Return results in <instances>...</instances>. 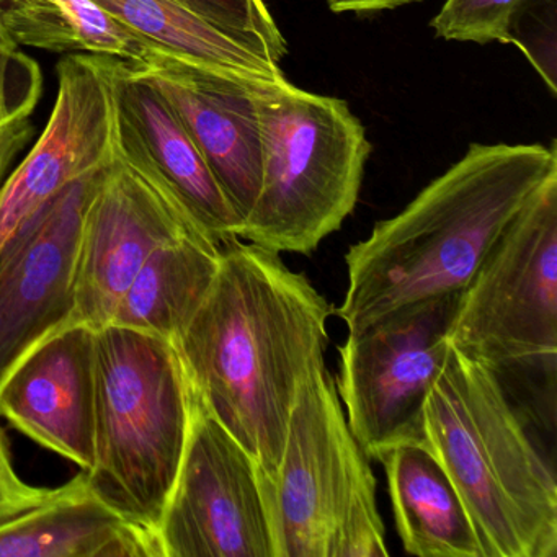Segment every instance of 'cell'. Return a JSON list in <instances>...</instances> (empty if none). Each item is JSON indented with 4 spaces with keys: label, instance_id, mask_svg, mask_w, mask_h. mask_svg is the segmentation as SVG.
Returning <instances> with one entry per match:
<instances>
[{
    "label": "cell",
    "instance_id": "obj_1",
    "mask_svg": "<svg viewBox=\"0 0 557 557\" xmlns=\"http://www.w3.org/2000/svg\"><path fill=\"white\" fill-rule=\"evenodd\" d=\"M334 314L280 253L236 239L175 341L191 391L265 474L278 468L306 376L325 361Z\"/></svg>",
    "mask_w": 557,
    "mask_h": 557
},
{
    "label": "cell",
    "instance_id": "obj_2",
    "mask_svg": "<svg viewBox=\"0 0 557 557\" xmlns=\"http://www.w3.org/2000/svg\"><path fill=\"white\" fill-rule=\"evenodd\" d=\"M556 169V141L469 146L399 214L348 249V286L335 314L355 331L394 309L461 293Z\"/></svg>",
    "mask_w": 557,
    "mask_h": 557
},
{
    "label": "cell",
    "instance_id": "obj_3",
    "mask_svg": "<svg viewBox=\"0 0 557 557\" xmlns=\"http://www.w3.org/2000/svg\"><path fill=\"white\" fill-rule=\"evenodd\" d=\"M423 448L458 488L484 557H556L557 485L500 376L449 345L423 407Z\"/></svg>",
    "mask_w": 557,
    "mask_h": 557
},
{
    "label": "cell",
    "instance_id": "obj_4",
    "mask_svg": "<svg viewBox=\"0 0 557 557\" xmlns=\"http://www.w3.org/2000/svg\"><path fill=\"white\" fill-rule=\"evenodd\" d=\"M191 393L177 347L109 324L96 331V430L87 484L158 533L184 458Z\"/></svg>",
    "mask_w": 557,
    "mask_h": 557
},
{
    "label": "cell",
    "instance_id": "obj_5",
    "mask_svg": "<svg viewBox=\"0 0 557 557\" xmlns=\"http://www.w3.org/2000/svg\"><path fill=\"white\" fill-rule=\"evenodd\" d=\"M262 136V181L239 239L309 256L357 207L371 145L345 100L285 79L252 83Z\"/></svg>",
    "mask_w": 557,
    "mask_h": 557
},
{
    "label": "cell",
    "instance_id": "obj_6",
    "mask_svg": "<svg viewBox=\"0 0 557 557\" xmlns=\"http://www.w3.org/2000/svg\"><path fill=\"white\" fill-rule=\"evenodd\" d=\"M275 557H384L389 554L376 479L348 429L325 361L299 389L273 474L259 469Z\"/></svg>",
    "mask_w": 557,
    "mask_h": 557
},
{
    "label": "cell",
    "instance_id": "obj_7",
    "mask_svg": "<svg viewBox=\"0 0 557 557\" xmlns=\"http://www.w3.org/2000/svg\"><path fill=\"white\" fill-rule=\"evenodd\" d=\"M448 342L500 376L554 374L557 354V169L495 240L459 296Z\"/></svg>",
    "mask_w": 557,
    "mask_h": 557
},
{
    "label": "cell",
    "instance_id": "obj_8",
    "mask_svg": "<svg viewBox=\"0 0 557 557\" xmlns=\"http://www.w3.org/2000/svg\"><path fill=\"white\" fill-rule=\"evenodd\" d=\"M461 293L394 309L348 331L335 380L348 429L370 461L422 445L423 407L448 354Z\"/></svg>",
    "mask_w": 557,
    "mask_h": 557
},
{
    "label": "cell",
    "instance_id": "obj_9",
    "mask_svg": "<svg viewBox=\"0 0 557 557\" xmlns=\"http://www.w3.org/2000/svg\"><path fill=\"white\" fill-rule=\"evenodd\" d=\"M190 393L184 458L158 528L162 557H275L259 466Z\"/></svg>",
    "mask_w": 557,
    "mask_h": 557
},
{
    "label": "cell",
    "instance_id": "obj_10",
    "mask_svg": "<svg viewBox=\"0 0 557 557\" xmlns=\"http://www.w3.org/2000/svg\"><path fill=\"white\" fill-rule=\"evenodd\" d=\"M194 231L201 230L148 171L120 149L116 139L115 154L84 218L71 324L96 331L109 325L146 260L159 247Z\"/></svg>",
    "mask_w": 557,
    "mask_h": 557
},
{
    "label": "cell",
    "instance_id": "obj_11",
    "mask_svg": "<svg viewBox=\"0 0 557 557\" xmlns=\"http://www.w3.org/2000/svg\"><path fill=\"white\" fill-rule=\"evenodd\" d=\"M109 162L67 185L0 250V387L34 348L71 325L84 218Z\"/></svg>",
    "mask_w": 557,
    "mask_h": 557
},
{
    "label": "cell",
    "instance_id": "obj_12",
    "mask_svg": "<svg viewBox=\"0 0 557 557\" xmlns=\"http://www.w3.org/2000/svg\"><path fill=\"white\" fill-rule=\"evenodd\" d=\"M116 61L73 53L58 64V97L47 128L0 187V250L67 185L115 154Z\"/></svg>",
    "mask_w": 557,
    "mask_h": 557
},
{
    "label": "cell",
    "instance_id": "obj_13",
    "mask_svg": "<svg viewBox=\"0 0 557 557\" xmlns=\"http://www.w3.org/2000/svg\"><path fill=\"white\" fill-rule=\"evenodd\" d=\"M135 64L171 103L240 221L262 181V136L252 83L154 50Z\"/></svg>",
    "mask_w": 557,
    "mask_h": 557
},
{
    "label": "cell",
    "instance_id": "obj_14",
    "mask_svg": "<svg viewBox=\"0 0 557 557\" xmlns=\"http://www.w3.org/2000/svg\"><path fill=\"white\" fill-rule=\"evenodd\" d=\"M0 417L89 471L96 430V329L71 324L34 348L0 387Z\"/></svg>",
    "mask_w": 557,
    "mask_h": 557
},
{
    "label": "cell",
    "instance_id": "obj_15",
    "mask_svg": "<svg viewBox=\"0 0 557 557\" xmlns=\"http://www.w3.org/2000/svg\"><path fill=\"white\" fill-rule=\"evenodd\" d=\"M116 139L190 220L221 247L239 239L243 221L171 103L135 64L115 67Z\"/></svg>",
    "mask_w": 557,
    "mask_h": 557
},
{
    "label": "cell",
    "instance_id": "obj_16",
    "mask_svg": "<svg viewBox=\"0 0 557 557\" xmlns=\"http://www.w3.org/2000/svg\"><path fill=\"white\" fill-rule=\"evenodd\" d=\"M0 557H162L156 531L110 507L81 471L60 494L0 528Z\"/></svg>",
    "mask_w": 557,
    "mask_h": 557
},
{
    "label": "cell",
    "instance_id": "obj_17",
    "mask_svg": "<svg viewBox=\"0 0 557 557\" xmlns=\"http://www.w3.org/2000/svg\"><path fill=\"white\" fill-rule=\"evenodd\" d=\"M404 549L419 557H484L471 515L438 459L400 445L381 459Z\"/></svg>",
    "mask_w": 557,
    "mask_h": 557
},
{
    "label": "cell",
    "instance_id": "obj_18",
    "mask_svg": "<svg viewBox=\"0 0 557 557\" xmlns=\"http://www.w3.org/2000/svg\"><path fill=\"white\" fill-rule=\"evenodd\" d=\"M220 260V244L201 231L164 244L146 260L110 324L175 344L207 296Z\"/></svg>",
    "mask_w": 557,
    "mask_h": 557
},
{
    "label": "cell",
    "instance_id": "obj_19",
    "mask_svg": "<svg viewBox=\"0 0 557 557\" xmlns=\"http://www.w3.org/2000/svg\"><path fill=\"white\" fill-rule=\"evenodd\" d=\"M149 47L247 79H278L280 64L256 53L175 0H96Z\"/></svg>",
    "mask_w": 557,
    "mask_h": 557
},
{
    "label": "cell",
    "instance_id": "obj_20",
    "mask_svg": "<svg viewBox=\"0 0 557 557\" xmlns=\"http://www.w3.org/2000/svg\"><path fill=\"white\" fill-rule=\"evenodd\" d=\"M0 17L17 45L141 63L154 48L96 0H0Z\"/></svg>",
    "mask_w": 557,
    "mask_h": 557
},
{
    "label": "cell",
    "instance_id": "obj_21",
    "mask_svg": "<svg viewBox=\"0 0 557 557\" xmlns=\"http://www.w3.org/2000/svg\"><path fill=\"white\" fill-rule=\"evenodd\" d=\"M44 94V73L18 50L0 17V185L15 156L35 133L32 115Z\"/></svg>",
    "mask_w": 557,
    "mask_h": 557
},
{
    "label": "cell",
    "instance_id": "obj_22",
    "mask_svg": "<svg viewBox=\"0 0 557 557\" xmlns=\"http://www.w3.org/2000/svg\"><path fill=\"white\" fill-rule=\"evenodd\" d=\"M205 21L233 35L256 53L282 63L286 41L263 0H175Z\"/></svg>",
    "mask_w": 557,
    "mask_h": 557
},
{
    "label": "cell",
    "instance_id": "obj_23",
    "mask_svg": "<svg viewBox=\"0 0 557 557\" xmlns=\"http://www.w3.org/2000/svg\"><path fill=\"white\" fill-rule=\"evenodd\" d=\"M523 0H446L430 27L446 41L510 44V24Z\"/></svg>",
    "mask_w": 557,
    "mask_h": 557
},
{
    "label": "cell",
    "instance_id": "obj_24",
    "mask_svg": "<svg viewBox=\"0 0 557 557\" xmlns=\"http://www.w3.org/2000/svg\"><path fill=\"white\" fill-rule=\"evenodd\" d=\"M508 34L556 94V0H523Z\"/></svg>",
    "mask_w": 557,
    "mask_h": 557
},
{
    "label": "cell",
    "instance_id": "obj_25",
    "mask_svg": "<svg viewBox=\"0 0 557 557\" xmlns=\"http://www.w3.org/2000/svg\"><path fill=\"white\" fill-rule=\"evenodd\" d=\"M60 487H37L18 475L12 461L8 433L0 426V528L48 504L60 494Z\"/></svg>",
    "mask_w": 557,
    "mask_h": 557
},
{
    "label": "cell",
    "instance_id": "obj_26",
    "mask_svg": "<svg viewBox=\"0 0 557 557\" xmlns=\"http://www.w3.org/2000/svg\"><path fill=\"white\" fill-rule=\"evenodd\" d=\"M420 0H327L329 9L335 14H370V12L394 11Z\"/></svg>",
    "mask_w": 557,
    "mask_h": 557
}]
</instances>
